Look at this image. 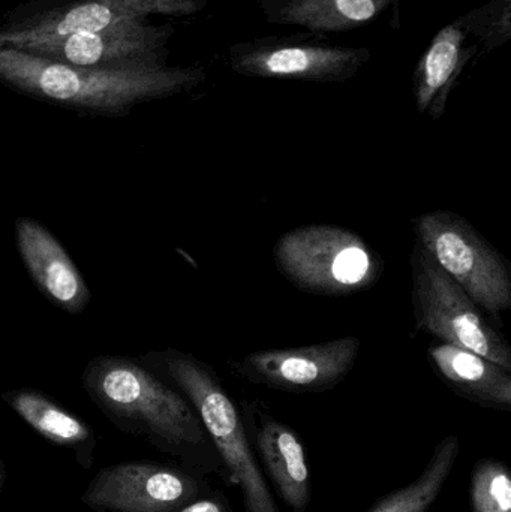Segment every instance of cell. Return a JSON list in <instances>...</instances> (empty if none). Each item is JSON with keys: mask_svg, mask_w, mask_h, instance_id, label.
<instances>
[{"mask_svg": "<svg viewBox=\"0 0 511 512\" xmlns=\"http://www.w3.org/2000/svg\"><path fill=\"white\" fill-rule=\"evenodd\" d=\"M81 384L120 432L146 439L200 477L225 481L224 463L191 403L138 358L98 355L84 367Z\"/></svg>", "mask_w": 511, "mask_h": 512, "instance_id": "6da1fadb", "label": "cell"}, {"mask_svg": "<svg viewBox=\"0 0 511 512\" xmlns=\"http://www.w3.org/2000/svg\"><path fill=\"white\" fill-rule=\"evenodd\" d=\"M201 78L198 71L150 62L75 66L0 47V81L26 95L99 116H123L141 102L182 92Z\"/></svg>", "mask_w": 511, "mask_h": 512, "instance_id": "7a4b0ae2", "label": "cell"}, {"mask_svg": "<svg viewBox=\"0 0 511 512\" xmlns=\"http://www.w3.org/2000/svg\"><path fill=\"white\" fill-rule=\"evenodd\" d=\"M137 358L191 403L224 463L225 484L240 490L243 511L281 512L249 444L242 414L215 370L174 348L149 351Z\"/></svg>", "mask_w": 511, "mask_h": 512, "instance_id": "3957f363", "label": "cell"}, {"mask_svg": "<svg viewBox=\"0 0 511 512\" xmlns=\"http://www.w3.org/2000/svg\"><path fill=\"white\" fill-rule=\"evenodd\" d=\"M279 271L303 291L350 295L374 285L383 259L354 231L306 225L279 237L273 249Z\"/></svg>", "mask_w": 511, "mask_h": 512, "instance_id": "277c9868", "label": "cell"}, {"mask_svg": "<svg viewBox=\"0 0 511 512\" xmlns=\"http://www.w3.org/2000/svg\"><path fill=\"white\" fill-rule=\"evenodd\" d=\"M416 243L474 303L498 316L511 307L509 262L467 219L449 210L414 219Z\"/></svg>", "mask_w": 511, "mask_h": 512, "instance_id": "5b68a950", "label": "cell"}, {"mask_svg": "<svg viewBox=\"0 0 511 512\" xmlns=\"http://www.w3.org/2000/svg\"><path fill=\"white\" fill-rule=\"evenodd\" d=\"M413 307L417 328L440 343L483 355L511 372V351L473 298L456 285L428 254L414 243Z\"/></svg>", "mask_w": 511, "mask_h": 512, "instance_id": "8992f818", "label": "cell"}, {"mask_svg": "<svg viewBox=\"0 0 511 512\" xmlns=\"http://www.w3.org/2000/svg\"><path fill=\"white\" fill-rule=\"evenodd\" d=\"M212 490L179 463L132 460L105 466L80 501L95 512H176Z\"/></svg>", "mask_w": 511, "mask_h": 512, "instance_id": "52a82bcc", "label": "cell"}, {"mask_svg": "<svg viewBox=\"0 0 511 512\" xmlns=\"http://www.w3.org/2000/svg\"><path fill=\"white\" fill-rule=\"evenodd\" d=\"M362 340L347 336L297 348L245 355L236 372L252 384L285 393H324L341 384L356 366Z\"/></svg>", "mask_w": 511, "mask_h": 512, "instance_id": "ba28073f", "label": "cell"}, {"mask_svg": "<svg viewBox=\"0 0 511 512\" xmlns=\"http://www.w3.org/2000/svg\"><path fill=\"white\" fill-rule=\"evenodd\" d=\"M368 60L366 48L321 42L258 41L231 50V66L237 74L315 83L350 80Z\"/></svg>", "mask_w": 511, "mask_h": 512, "instance_id": "9c48e42d", "label": "cell"}, {"mask_svg": "<svg viewBox=\"0 0 511 512\" xmlns=\"http://www.w3.org/2000/svg\"><path fill=\"white\" fill-rule=\"evenodd\" d=\"M240 414L266 480L291 511H308L312 501L311 468L299 433L258 402L243 403Z\"/></svg>", "mask_w": 511, "mask_h": 512, "instance_id": "30bf717a", "label": "cell"}, {"mask_svg": "<svg viewBox=\"0 0 511 512\" xmlns=\"http://www.w3.org/2000/svg\"><path fill=\"white\" fill-rule=\"evenodd\" d=\"M198 0H92L80 3L62 15L0 33V47L36 51L57 44L77 33H96L128 21H141L153 12L191 14Z\"/></svg>", "mask_w": 511, "mask_h": 512, "instance_id": "8fae6325", "label": "cell"}, {"mask_svg": "<svg viewBox=\"0 0 511 512\" xmlns=\"http://www.w3.org/2000/svg\"><path fill=\"white\" fill-rule=\"evenodd\" d=\"M14 236L21 262L38 291L68 315L86 312L92 292L59 239L29 216L17 218Z\"/></svg>", "mask_w": 511, "mask_h": 512, "instance_id": "7c38bea8", "label": "cell"}, {"mask_svg": "<svg viewBox=\"0 0 511 512\" xmlns=\"http://www.w3.org/2000/svg\"><path fill=\"white\" fill-rule=\"evenodd\" d=\"M2 400L45 441L68 450L81 469L90 471L95 466L98 438L78 415L33 388L6 391Z\"/></svg>", "mask_w": 511, "mask_h": 512, "instance_id": "4fadbf2b", "label": "cell"}, {"mask_svg": "<svg viewBox=\"0 0 511 512\" xmlns=\"http://www.w3.org/2000/svg\"><path fill=\"white\" fill-rule=\"evenodd\" d=\"M428 352L438 375L459 396L483 408L511 411L510 370L449 343H437Z\"/></svg>", "mask_w": 511, "mask_h": 512, "instance_id": "5bb4252c", "label": "cell"}, {"mask_svg": "<svg viewBox=\"0 0 511 512\" xmlns=\"http://www.w3.org/2000/svg\"><path fill=\"white\" fill-rule=\"evenodd\" d=\"M158 36L141 21L116 24L102 32L77 33L50 47L36 51L39 56L65 60L75 66H107L149 62L155 53Z\"/></svg>", "mask_w": 511, "mask_h": 512, "instance_id": "9a60e30c", "label": "cell"}, {"mask_svg": "<svg viewBox=\"0 0 511 512\" xmlns=\"http://www.w3.org/2000/svg\"><path fill=\"white\" fill-rule=\"evenodd\" d=\"M464 42L459 24H449L432 39L414 72V102L419 113L432 119L443 116L447 99L471 56Z\"/></svg>", "mask_w": 511, "mask_h": 512, "instance_id": "2e32d148", "label": "cell"}, {"mask_svg": "<svg viewBox=\"0 0 511 512\" xmlns=\"http://www.w3.org/2000/svg\"><path fill=\"white\" fill-rule=\"evenodd\" d=\"M395 0H290L278 21L314 32H344L372 23Z\"/></svg>", "mask_w": 511, "mask_h": 512, "instance_id": "e0dca14e", "label": "cell"}, {"mask_svg": "<svg viewBox=\"0 0 511 512\" xmlns=\"http://www.w3.org/2000/svg\"><path fill=\"white\" fill-rule=\"evenodd\" d=\"M461 453L458 436L450 435L435 445L422 474L413 483L378 499L368 512H429L440 498Z\"/></svg>", "mask_w": 511, "mask_h": 512, "instance_id": "ac0fdd59", "label": "cell"}, {"mask_svg": "<svg viewBox=\"0 0 511 512\" xmlns=\"http://www.w3.org/2000/svg\"><path fill=\"white\" fill-rule=\"evenodd\" d=\"M470 501L473 512H511L509 466L500 460H479L471 472Z\"/></svg>", "mask_w": 511, "mask_h": 512, "instance_id": "d6986e66", "label": "cell"}, {"mask_svg": "<svg viewBox=\"0 0 511 512\" xmlns=\"http://www.w3.org/2000/svg\"><path fill=\"white\" fill-rule=\"evenodd\" d=\"M176 512H234L230 499L221 490H210L207 495L189 502Z\"/></svg>", "mask_w": 511, "mask_h": 512, "instance_id": "ffe728a7", "label": "cell"}, {"mask_svg": "<svg viewBox=\"0 0 511 512\" xmlns=\"http://www.w3.org/2000/svg\"><path fill=\"white\" fill-rule=\"evenodd\" d=\"M6 481V466L3 463V460L0 459V493H2L3 486H5Z\"/></svg>", "mask_w": 511, "mask_h": 512, "instance_id": "44dd1931", "label": "cell"}]
</instances>
